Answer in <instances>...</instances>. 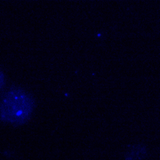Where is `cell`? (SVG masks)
<instances>
[{
	"instance_id": "cell-1",
	"label": "cell",
	"mask_w": 160,
	"mask_h": 160,
	"mask_svg": "<svg viewBox=\"0 0 160 160\" xmlns=\"http://www.w3.org/2000/svg\"><path fill=\"white\" fill-rule=\"evenodd\" d=\"M34 100L27 92L12 88L0 101V121L22 125L29 119L34 109Z\"/></svg>"
},
{
	"instance_id": "cell-3",
	"label": "cell",
	"mask_w": 160,
	"mask_h": 160,
	"mask_svg": "<svg viewBox=\"0 0 160 160\" xmlns=\"http://www.w3.org/2000/svg\"><path fill=\"white\" fill-rule=\"evenodd\" d=\"M6 83V78H5V75L2 72V70H0V90L4 87Z\"/></svg>"
},
{
	"instance_id": "cell-2",
	"label": "cell",
	"mask_w": 160,
	"mask_h": 160,
	"mask_svg": "<svg viewBox=\"0 0 160 160\" xmlns=\"http://www.w3.org/2000/svg\"><path fill=\"white\" fill-rule=\"evenodd\" d=\"M147 155L146 148L142 145H133L130 146L126 150V160H142Z\"/></svg>"
}]
</instances>
